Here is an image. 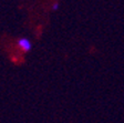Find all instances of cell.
I'll use <instances>...</instances> for the list:
<instances>
[{
	"label": "cell",
	"mask_w": 124,
	"mask_h": 123,
	"mask_svg": "<svg viewBox=\"0 0 124 123\" xmlns=\"http://www.w3.org/2000/svg\"><path fill=\"white\" fill-rule=\"evenodd\" d=\"M17 43H18V48L20 49L22 52H24V53L30 52L31 49H32V42H31L28 38H20V39H18Z\"/></svg>",
	"instance_id": "cell-1"
},
{
	"label": "cell",
	"mask_w": 124,
	"mask_h": 123,
	"mask_svg": "<svg viewBox=\"0 0 124 123\" xmlns=\"http://www.w3.org/2000/svg\"><path fill=\"white\" fill-rule=\"evenodd\" d=\"M59 8H60V3L58 2V1H55L54 3H52L51 10H52V11H57V10H59Z\"/></svg>",
	"instance_id": "cell-2"
}]
</instances>
